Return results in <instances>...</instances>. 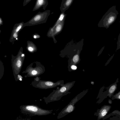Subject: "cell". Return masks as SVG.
<instances>
[{"label":"cell","mask_w":120,"mask_h":120,"mask_svg":"<svg viewBox=\"0 0 120 120\" xmlns=\"http://www.w3.org/2000/svg\"><path fill=\"white\" fill-rule=\"evenodd\" d=\"M118 13L116 9V6H112L103 16L99 22L98 26L108 28L115 22Z\"/></svg>","instance_id":"6da1fadb"},{"label":"cell","mask_w":120,"mask_h":120,"mask_svg":"<svg viewBox=\"0 0 120 120\" xmlns=\"http://www.w3.org/2000/svg\"><path fill=\"white\" fill-rule=\"evenodd\" d=\"M118 78L116 81L114 83L112 84L109 86L108 92L107 96L111 98L113 95L114 93L117 89V83L118 82Z\"/></svg>","instance_id":"7a4b0ae2"},{"label":"cell","mask_w":120,"mask_h":120,"mask_svg":"<svg viewBox=\"0 0 120 120\" xmlns=\"http://www.w3.org/2000/svg\"><path fill=\"white\" fill-rule=\"evenodd\" d=\"M70 62L71 66L72 65H75L78 64L80 61V59L79 54H77L74 55L70 59Z\"/></svg>","instance_id":"3957f363"},{"label":"cell","mask_w":120,"mask_h":120,"mask_svg":"<svg viewBox=\"0 0 120 120\" xmlns=\"http://www.w3.org/2000/svg\"><path fill=\"white\" fill-rule=\"evenodd\" d=\"M111 106L108 105H105L102 108L100 112V115L101 117L105 116L110 110Z\"/></svg>","instance_id":"277c9868"},{"label":"cell","mask_w":120,"mask_h":120,"mask_svg":"<svg viewBox=\"0 0 120 120\" xmlns=\"http://www.w3.org/2000/svg\"><path fill=\"white\" fill-rule=\"evenodd\" d=\"M72 0H66L63 4V7L65 9L70 6Z\"/></svg>","instance_id":"5b68a950"},{"label":"cell","mask_w":120,"mask_h":120,"mask_svg":"<svg viewBox=\"0 0 120 120\" xmlns=\"http://www.w3.org/2000/svg\"><path fill=\"white\" fill-rule=\"evenodd\" d=\"M26 108L28 110L34 111H36L38 110V109L36 107L33 106H27L26 107Z\"/></svg>","instance_id":"8992f818"},{"label":"cell","mask_w":120,"mask_h":120,"mask_svg":"<svg viewBox=\"0 0 120 120\" xmlns=\"http://www.w3.org/2000/svg\"><path fill=\"white\" fill-rule=\"evenodd\" d=\"M112 99H120V91L118 93L113 95Z\"/></svg>","instance_id":"52a82bcc"},{"label":"cell","mask_w":120,"mask_h":120,"mask_svg":"<svg viewBox=\"0 0 120 120\" xmlns=\"http://www.w3.org/2000/svg\"><path fill=\"white\" fill-rule=\"evenodd\" d=\"M117 48L116 50H118L120 49V33L118 37V41L117 43Z\"/></svg>","instance_id":"ba28073f"},{"label":"cell","mask_w":120,"mask_h":120,"mask_svg":"<svg viewBox=\"0 0 120 120\" xmlns=\"http://www.w3.org/2000/svg\"><path fill=\"white\" fill-rule=\"evenodd\" d=\"M73 109V107L72 105H69L67 108L66 110L68 112H70L72 111Z\"/></svg>","instance_id":"9c48e42d"},{"label":"cell","mask_w":120,"mask_h":120,"mask_svg":"<svg viewBox=\"0 0 120 120\" xmlns=\"http://www.w3.org/2000/svg\"><path fill=\"white\" fill-rule=\"evenodd\" d=\"M62 28V26L61 24H58L56 28V32H58L60 31Z\"/></svg>","instance_id":"30bf717a"},{"label":"cell","mask_w":120,"mask_h":120,"mask_svg":"<svg viewBox=\"0 0 120 120\" xmlns=\"http://www.w3.org/2000/svg\"><path fill=\"white\" fill-rule=\"evenodd\" d=\"M21 62L19 60H18L16 63V65L18 68H20L21 66Z\"/></svg>","instance_id":"8fae6325"},{"label":"cell","mask_w":120,"mask_h":120,"mask_svg":"<svg viewBox=\"0 0 120 120\" xmlns=\"http://www.w3.org/2000/svg\"><path fill=\"white\" fill-rule=\"evenodd\" d=\"M41 16L40 15H37L34 18L35 21H37L39 20L41 18Z\"/></svg>","instance_id":"7c38bea8"},{"label":"cell","mask_w":120,"mask_h":120,"mask_svg":"<svg viewBox=\"0 0 120 120\" xmlns=\"http://www.w3.org/2000/svg\"><path fill=\"white\" fill-rule=\"evenodd\" d=\"M64 17V15L63 14H61L59 18V20L60 21H61L62 20Z\"/></svg>","instance_id":"4fadbf2b"},{"label":"cell","mask_w":120,"mask_h":120,"mask_svg":"<svg viewBox=\"0 0 120 120\" xmlns=\"http://www.w3.org/2000/svg\"><path fill=\"white\" fill-rule=\"evenodd\" d=\"M76 67L75 65H72L71 66V68L72 70H75L76 69Z\"/></svg>","instance_id":"5bb4252c"},{"label":"cell","mask_w":120,"mask_h":120,"mask_svg":"<svg viewBox=\"0 0 120 120\" xmlns=\"http://www.w3.org/2000/svg\"><path fill=\"white\" fill-rule=\"evenodd\" d=\"M38 4L39 5H41L43 2V0H38Z\"/></svg>","instance_id":"9a60e30c"},{"label":"cell","mask_w":120,"mask_h":120,"mask_svg":"<svg viewBox=\"0 0 120 120\" xmlns=\"http://www.w3.org/2000/svg\"><path fill=\"white\" fill-rule=\"evenodd\" d=\"M21 25H19L17 28L16 30V32H18V31L21 28Z\"/></svg>","instance_id":"2e32d148"},{"label":"cell","mask_w":120,"mask_h":120,"mask_svg":"<svg viewBox=\"0 0 120 120\" xmlns=\"http://www.w3.org/2000/svg\"><path fill=\"white\" fill-rule=\"evenodd\" d=\"M28 50L30 52L32 51L33 50V48L31 47H29L28 48Z\"/></svg>","instance_id":"e0dca14e"},{"label":"cell","mask_w":120,"mask_h":120,"mask_svg":"<svg viewBox=\"0 0 120 120\" xmlns=\"http://www.w3.org/2000/svg\"><path fill=\"white\" fill-rule=\"evenodd\" d=\"M13 37L15 38H16L17 37L16 34V33H14V34L13 35Z\"/></svg>","instance_id":"ac0fdd59"},{"label":"cell","mask_w":120,"mask_h":120,"mask_svg":"<svg viewBox=\"0 0 120 120\" xmlns=\"http://www.w3.org/2000/svg\"><path fill=\"white\" fill-rule=\"evenodd\" d=\"M109 103L110 104H111L112 103V101L111 100L109 99L108 101Z\"/></svg>","instance_id":"d6986e66"},{"label":"cell","mask_w":120,"mask_h":120,"mask_svg":"<svg viewBox=\"0 0 120 120\" xmlns=\"http://www.w3.org/2000/svg\"><path fill=\"white\" fill-rule=\"evenodd\" d=\"M34 38H36V37L35 35H34Z\"/></svg>","instance_id":"ffe728a7"},{"label":"cell","mask_w":120,"mask_h":120,"mask_svg":"<svg viewBox=\"0 0 120 120\" xmlns=\"http://www.w3.org/2000/svg\"><path fill=\"white\" fill-rule=\"evenodd\" d=\"M24 54H22V56H24Z\"/></svg>","instance_id":"44dd1931"},{"label":"cell","mask_w":120,"mask_h":120,"mask_svg":"<svg viewBox=\"0 0 120 120\" xmlns=\"http://www.w3.org/2000/svg\"><path fill=\"white\" fill-rule=\"evenodd\" d=\"M19 80H22V79L21 78H20L19 79Z\"/></svg>","instance_id":"7402d4cb"},{"label":"cell","mask_w":120,"mask_h":120,"mask_svg":"<svg viewBox=\"0 0 120 120\" xmlns=\"http://www.w3.org/2000/svg\"><path fill=\"white\" fill-rule=\"evenodd\" d=\"M0 23H1V20H0Z\"/></svg>","instance_id":"603a6c76"},{"label":"cell","mask_w":120,"mask_h":120,"mask_svg":"<svg viewBox=\"0 0 120 120\" xmlns=\"http://www.w3.org/2000/svg\"><path fill=\"white\" fill-rule=\"evenodd\" d=\"M16 39H17V38H16Z\"/></svg>","instance_id":"cb8c5ba5"}]
</instances>
